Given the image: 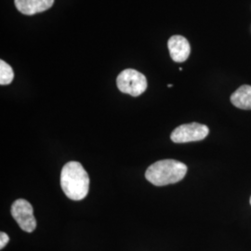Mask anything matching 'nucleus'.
<instances>
[{
    "instance_id": "9",
    "label": "nucleus",
    "mask_w": 251,
    "mask_h": 251,
    "mask_svg": "<svg viewBox=\"0 0 251 251\" xmlns=\"http://www.w3.org/2000/svg\"><path fill=\"white\" fill-rule=\"evenodd\" d=\"M14 78V73L11 66L4 62L3 60L0 61V84L2 86L9 85Z\"/></svg>"
},
{
    "instance_id": "5",
    "label": "nucleus",
    "mask_w": 251,
    "mask_h": 251,
    "mask_svg": "<svg viewBox=\"0 0 251 251\" xmlns=\"http://www.w3.org/2000/svg\"><path fill=\"white\" fill-rule=\"evenodd\" d=\"M11 215L17 222L22 230L32 233L36 228V221L34 217V208L25 199L16 200L11 206Z\"/></svg>"
},
{
    "instance_id": "7",
    "label": "nucleus",
    "mask_w": 251,
    "mask_h": 251,
    "mask_svg": "<svg viewBox=\"0 0 251 251\" xmlns=\"http://www.w3.org/2000/svg\"><path fill=\"white\" fill-rule=\"evenodd\" d=\"M19 11L25 15H34L50 9L54 0H14Z\"/></svg>"
},
{
    "instance_id": "11",
    "label": "nucleus",
    "mask_w": 251,
    "mask_h": 251,
    "mask_svg": "<svg viewBox=\"0 0 251 251\" xmlns=\"http://www.w3.org/2000/svg\"><path fill=\"white\" fill-rule=\"evenodd\" d=\"M168 87H169V88H171V87H172V85H171V84H170V85H168Z\"/></svg>"
},
{
    "instance_id": "2",
    "label": "nucleus",
    "mask_w": 251,
    "mask_h": 251,
    "mask_svg": "<svg viewBox=\"0 0 251 251\" xmlns=\"http://www.w3.org/2000/svg\"><path fill=\"white\" fill-rule=\"evenodd\" d=\"M187 172L185 164L174 159L155 162L145 172V178L155 186H164L179 182Z\"/></svg>"
},
{
    "instance_id": "6",
    "label": "nucleus",
    "mask_w": 251,
    "mask_h": 251,
    "mask_svg": "<svg viewBox=\"0 0 251 251\" xmlns=\"http://www.w3.org/2000/svg\"><path fill=\"white\" fill-rule=\"evenodd\" d=\"M171 59L176 63L185 62L191 53L188 40L182 36H172L168 41Z\"/></svg>"
},
{
    "instance_id": "4",
    "label": "nucleus",
    "mask_w": 251,
    "mask_h": 251,
    "mask_svg": "<svg viewBox=\"0 0 251 251\" xmlns=\"http://www.w3.org/2000/svg\"><path fill=\"white\" fill-rule=\"evenodd\" d=\"M209 129L206 125L190 123L176 127L171 135V141L175 144H186L202 141L208 135Z\"/></svg>"
},
{
    "instance_id": "1",
    "label": "nucleus",
    "mask_w": 251,
    "mask_h": 251,
    "mask_svg": "<svg viewBox=\"0 0 251 251\" xmlns=\"http://www.w3.org/2000/svg\"><path fill=\"white\" fill-rule=\"evenodd\" d=\"M61 186L68 198L80 201L88 196L90 177L79 162H68L61 172Z\"/></svg>"
},
{
    "instance_id": "10",
    "label": "nucleus",
    "mask_w": 251,
    "mask_h": 251,
    "mask_svg": "<svg viewBox=\"0 0 251 251\" xmlns=\"http://www.w3.org/2000/svg\"><path fill=\"white\" fill-rule=\"evenodd\" d=\"M9 241V235L6 233L1 232V233H0V250H3L7 246Z\"/></svg>"
},
{
    "instance_id": "8",
    "label": "nucleus",
    "mask_w": 251,
    "mask_h": 251,
    "mask_svg": "<svg viewBox=\"0 0 251 251\" xmlns=\"http://www.w3.org/2000/svg\"><path fill=\"white\" fill-rule=\"evenodd\" d=\"M231 102L235 107L251 110V86L243 85L231 96Z\"/></svg>"
},
{
    "instance_id": "3",
    "label": "nucleus",
    "mask_w": 251,
    "mask_h": 251,
    "mask_svg": "<svg viewBox=\"0 0 251 251\" xmlns=\"http://www.w3.org/2000/svg\"><path fill=\"white\" fill-rule=\"evenodd\" d=\"M117 85L121 92L138 97L147 89V79L144 74L137 70L126 69L118 75Z\"/></svg>"
},
{
    "instance_id": "12",
    "label": "nucleus",
    "mask_w": 251,
    "mask_h": 251,
    "mask_svg": "<svg viewBox=\"0 0 251 251\" xmlns=\"http://www.w3.org/2000/svg\"></svg>"
}]
</instances>
